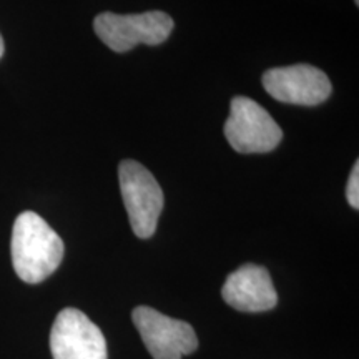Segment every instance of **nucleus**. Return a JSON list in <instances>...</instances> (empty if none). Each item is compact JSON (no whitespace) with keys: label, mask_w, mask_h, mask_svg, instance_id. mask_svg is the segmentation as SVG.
Instances as JSON below:
<instances>
[{"label":"nucleus","mask_w":359,"mask_h":359,"mask_svg":"<svg viewBox=\"0 0 359 359\" xmlns=\"http://www.w3.org/2000/svg\"><path fill=\"white\" fill-rule=\"evenodd\" d=\"M263 87L275 100L302 107L326 102L333 88L325 72L308 64L278 67L264 72Z\"/></svg>","instance_id":"7"},{"label":"nucleus","mask_w":359,"mask_h":359,"mask_svg":"<svg viewBox=\"0 0 359 359\" xmlns=\"http://www.w3.org/2000/svg\"><path fill=\"white\" fill-rule=\"evenodd\" d=\"M173 19L161 11L118 15L103 12L95 17L93 29L97 37L114 52H130L135 45H160L170 37Z\"/></svg>","instance_id":"2"},{"label":"nucleus","mask_w":359,"mask_h":359,"mask_svg":"<svg viewBox=\"0 0 359 359\" xmlns=\"http://www.w3.org/2000/svg\"><path fill=\"white\" fill-rule=\"evenodd\" d=\"M118 182L133 233L143 240L154 236L165 203L158 182L135 160L120 163Z\"/></svg>","instance_id":"3"},{"label":"nucleus","mask_w":359,"mask_h":359,"mask_svg":"<svg viewBox=\"0 0 359 359\" xmlns=\"http://www.w3.org/2000/svg\"><path fill=\"white\" fill-rule=\"evenodd\" d=\"M11 250L17 276L30 285L47 280L64 259L62 238L34 212H24L17 217Z\"/></svg>","instance_id":"1"},{"label":"nucleus","mask_w":359,"mask_h":359,"mask_svg":"<svg viewBox=\"0 0 359 359\" xmlns=\"http://www.w3.org/2000/svg\"><path fill=\"white\" fill-rule=\"evenodd\" d=\"M4 55V40H2V35H0V58Z\"/></svg>","instance_id":"10"},{"label":"nucleus","mask_w":359,"mask_h":359,"mask_svg":"<svg viewBox=\"0 0 359 359\" xmlns=\"http://www.w3.org/2000/svg\"><path fill=\"white\" fill-rule=\"evenodd\" d=\"M50 351L53 359H109L100 327L75 308L57 314L50 331Z\"/></svg>","instance_id":"6"},{"label":"nucleus","mask_w":359,"mask_h":359,"mask_svg":"<svg viewBox=\"0 0 359 359\" xmlns=\"http://www.w3.org/2000/svg\"><path fill=\"white\" fill-rule=\"evenodd\" d=\"M354 2H356V6H358V4H359V0H354Z\"/></svg>","instance_id":"11"},{"label":"nucleus","mask_w":359,"mask_h":359,"mask_svg":"<svg viewBox=\"0 0 359 359\" xmlns=\"http://www.w3.org/2000/svg\"><path fill=\"white\" fill-rule=\"evenodd\" d=\"M222 296L226 304L243 313H263L278 303L268 269L251 263L243 264L226 278Z\"/></svg>","instance_id":"8"},{"label":"nucleus","mask_w":359,"mask_h":359,"mask_svg":"<svg viewBox=\"0 0 359 359\" xmlns=\"http://www.w3.org/2000/svg\"><path fill=\"white\" fill-rule=\"evenodd\" d=\"M133 323L154 359H182L198 348L195 330L148 306L133 309Z\"/></svg>","instance_id":"5"},{"label":"nucleus","mask_w":359,"mask_h":359,"mask_svg":"<svg viewBox=\"0 0 359 359\" xmlns=\"http://www.w3.org/2000/svg\"><path fill=\"white\" fill-rule=\"evenodd\" d=\"M348 203L353 206L354 210L359 208V163L356 161L353 167V172L349 175V182L346 188Z\"/></svg>","instance_id":"9"},{"label":"nucleus","mask_w":359,"mask_h":359,"mask_svg":"<svg viewBox=\"0 0 359 359\" xmlns=\"http://www.w3.org/2000/svg\"><path fill=\"white\" fill-rule=\"evenodd\" d=\"M224 137L238 154H268L283 140V132L259 103L246 97L231 100Z\"/></svg>","instance_id":"4"}]
</instances>
